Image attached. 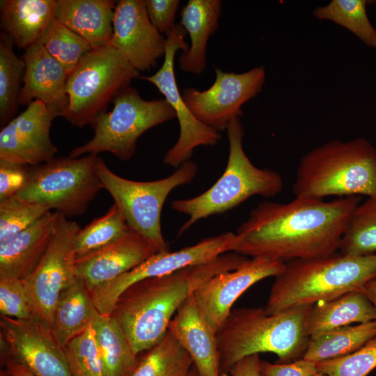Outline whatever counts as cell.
<instances>
[{
    "label": "cell",
    "mask_w": 376,
    "mask_h": 376,
    "mask_svg": "<svg viewBox=\"0 0 376 376\" xmlns=\"http://www.w3.org/2000/svg\"><path fill=\"white\" fill-rule=\"evenodd\" d=\"M361 201V196H352L330 201L295 197L288 203L261 202L237 228L233 252L284 263L334 253Z\"/></svg>",
    "instance_id": "1"
},
{
    "label": "cell",
    "mask_w": 376,
    "mask_h": 376,
    "mask_svg": "<svg viewBox=\"0 0 376 376\" xmlns=\"http://www.w3.org/2000/svg\"><path fill=\"white\" fill-rule=\"evenodd\" d=\"M247 259L228 252L207 263L139 281L120 294L110 315L139 356L164 337L178 308L202 283L238 268Z\"/></svg>",
    "instance_id": "2"
},
{
    "label": "cell",
    "mask_w": 376,
    "mask_h": 376,
    "mask_svg": "<svg viewBox=\"0 0 376 376\" xmlns=\"http://www.w3.org/2000/svg\"><path fill=\"white\" fill-rule=\"evenodd\" d=\"M376 279V253L329 256L285 263L275 276L265 310L269 315L329 301L345 294L363 291Z\"/></svg>",
    "instance_id": "3"
},
{
    "label": "cell",
    "mask_w": 376,
    "mask_h": 376,
    "mask_svg": "<svg viewBox=\"0 0 376 376\" xmlns=\"http://www.w3.org/2000/svg\"><path fill=\"white\" fill-rule=\"evenodd\" d=\"M312 307L272 315L258 307L232 310L215 333L221 375L228 374L240 359L256 354L274 353L279 363L303 359L309 340L305 322Z\"/></svg>",
    "instance_id": "4"
},
{
    "label": "cell",
    "mask_w": 376,
    "mask_h": 376,
    "mask_svg": "<svg viewBox=\"0 0 376 376\" xmlns=\"http://www.w3.org/2000/svg\"><path fill=\"white\" fill-rule=\"evenodd\" d=\"M292 191L295 197L317 199L376 198V149L361 137L327 141L301 157Z\"/></svg>",
    "instance_id": "5"
},
{
    "label": "cell",
    "mask_w": 376,
    "mask_h": 376,
    "mask_svg": "<svg viewBox=\"0 0 376 376\" xmlns=\"http://www.w3.org/2000/svg\"><path fill=\"white\" fill-rule=\"evenodd\" d=\"M226 131L229 153L222 175L197 196L171 203L173 210L189 216L178 236L202 219L228 211L255 195L274 196L283 188V179L278 172L256 166L246 156L242 145L244 130L240 118L233 119Z\"/></svg>",
    "instance_id": "6"
},
{
    "label": "cell",
    "mask_w": 376,
    "mask_h": 376,
    "mask_svg": "<svg viewBox=\"0 0 376 376\" xmlns=\"http://www.w3.org/2000/svg\"><path fill=\"white\" fill-rule=\"evenodd\" d=\"M139 72L115 47L92 49L69 75L66 94L69 104L65 118L76 127L92 126L96 118Z\"/></svg>",
    "instance_id": "7"
},
{
    "label": "cell",
    "mask_w": 376,
    "mask_h": 376,
    "mask_svg": "<svg viewBox=\"0 0 376 376\" xmlns=\"http://www.w3.org/2000/svg\"><path fill=\"white\" fill-rule=\"evenodd\" d=\"M96 172L129 227L143 235L157 252L169 251L162 233L163 205L173 189L190 182L198 172L196 163L188 160L166 178L148 182L134 181L113 173L101 157H97Z\"/></svg>",
    "instance_id": "8"
},
{
    "label": "cell",
    "mask_w": 376,
    "mask_h": 376,
    "mask_svg": "<svg viewBox=\"0 0 376 376\" xmlns=\"http://www.w3.org/2000/svg\"><path fill=\"white\" fill-rule=\"evenodd\" d=\"M112 102V109L100 114L91 126L93 137L72 150L69 157L108 152L127 161L134 155L136 142L145 132L176 117L164 98L146 100L131 86L121 91Z\"/></svg>",
    "instance_id": "9"
},
{
    "label": "cell",
    "mask_w": 376,
    "mask_h": 376,
    "mask_svg": "<svg viewBox=\"0 0 376 376\" xmlns=\"http://www.w3.org/2000/svg\"><path fill=\"white\" fill-rule=\"evenodd\" d=\"M97 157H54L32 166L27 184L15 196L54 210L68 219L81 216L104 189L96 172Z\"/></svg>",
    "instance_id": "10"
},
{
    "label": "cell",
    "mask_w": 376,
    "mask_h": 376,
    "mask_svg": "<svg viewBox=\"0 0 376 376\" xmlns=\"http://www.w3.org/2000/svg\"><path fill=\"white\" fill-rule=\"evenodd\" d=\"M236 241V233L227 232L175 251L157 252L132 269L92 290L95 306L100 314L110 315L118 297L132 284L212 261L224 253L233 251Z\"/></svg>",
    "instance_id": "11"
},
{
    "label": "cell",
    "mask_w": 376,
    "mask_h": 376,
    "mask_svg": "<svg viewBox=\"0 0 376 376\" xmlns=\"http://www.w3.org/2000/svg\"><path fill=\"white\" fill-rule=\"evenodd\" d=\"M186 31L180 24L166 36L164 60L160 69L150 76L141 79L155 85L165 97L176 113L180 125V135L176 143L166 152L164 162L173 167H179L189 160L194 150L200 146H213L220 139L219 133L198 121L186 105L180 93L174 72V60L179 49L187 50L185 41Z\"/></svg>",
    "instance_id": "12"
},
{
    "label": "cell",
    "mask_w": 376,
    "mask_h": 376,
    "mask_svg": "<svg viewBox=\"0 0 376 376\" xmlns=\"http://www.w3.org/2000/svg\"><path fill=\"white\" fill-rule=\"evenodd\" d=\"M79 228L60 214L42 258L22 281L37 318L49 325L61 291L77 277L75 242Z\"/></svg>",
    "instance_id": "13"
},
{
    "label": "cell",
    "mask_w": 376,
    "mask_h": 376,
    "mask_svg": "<svg viewBox=\"0 0 376 376\" xmlns=\"http://www.w3.org/2000/svg\"><path fill=\"white\" fill-rule=\"evenodd\" d=\"M212 85L204 91L186 88L182 97L194 116L205 125L219 132L243 115L242 107L263 89L265 71L256 67L243 73L224 72L215 68Z\"/></svg>",
    "instance_id": "14"
},
{
    "label": "cell",
    "mask_w": 376,
    "mask_h": 376,
    "mask_svg": "<svg viewBox=\"0 0 376 376\" xmlns=\"http://www.w3.org/2000/svg\"><path fill=\"white\" fill-rule=\"evenodd\" d=\"M0 327L1 353L22 362L34 376H72L65 348L49 324L1 315Z\"/></svg>",
    "instance_id": "15"
},
{
    "label": "cell",
    "mask_w": 376,
    "mask_h": 376,
    "mask_svg": "<svg viewBox=\"0 0 376 376\" xmlns=\"http://www.w3.org/2000/svg\"><path fill=\"white\" fill-rule=\"evenodd\" d=\"M284 267L285 263L278 260L250 258L238 268L218 274L202 283L193 294L197 308L216 332L246 290L264 279L276 276Z\"/></svg>",
    "instance_id": "16"
},
{
    "label": "cell",
    "mask_w": 376,
    "mask_h": 376,
    "mask_svg": "<svg viewBox=\"0 0 376 376\" xmlns=\"http://www.w3.org/2000/svg\"><path fill=\"white\" fill-rule=\"evenodd\" d=\"M58 115L40 100L30 102L0 132V159L38 165L55 157L57 148L50 139Z\"/></svg>",
    "instance_id": "17"
},
{
    "label": "cell",
    "mask_w": 376,
    "mask_h": 376,
    "mask_svg": "<svg viewBox=\"0 0 376 376\" xmlns=\"http://www.w3.org/2000/svg\"><path fill=\"white\" fill-rule=\"evenodd\" d=\"M109 45L118 49L139 72L157 65L165 54L166 38L151 24L145 0L116 3Z\"/></svg>",
    "instance_id": "18"
},
{
    "label": "cell",
    "mask_w": 376,
    "mask_h": 376,
    "mask_svg": "<svg viewBox=\"0 0 376 376\" xmlns=\"http://www.w3.org/2000/svg\"><path fill=\"white\" fill-rule=\"evenodd\" d=\"M157 252L147 239L131 229L117 241L75 258V275L91 292L132 269Z\"/></svg>",
    "instance_id": "19"
},
{
    "label": "cell",
    "mask_w": 376,
    "mask_h": 376,
    "mask_svg": "<svg viewBox=\"0 0 376 376\" xmlns=\"http://www.w3.org/2000/svg\"><path fill=\"white\" fill-rule=\"evenodd\" d=\"M22 59L25 70L19 106L40 100L58 116L64 117L69 104L66 70L39 42L27 48Z\"/></svg>",
    "instance_id": "20"
},
{
    "label": "cell",
    "mask_w": 376,
    "mask_h": 376,
    "mask_svg": "<svg viewBox=\"0 0 376 376\" xmlns=\"http://www.w3.org/2000/svg\"><path fill=\"white\" fill-rule=\"evenodd\" d=\"M169 329L187 351L201 376H221L216 332L201 314L193 295L178 308Z\"/></svg>",
    "instance_id": "21"
},
{
    "label": "cell",
    "mask_w": 376,
    "mask_h": 376,
    "mask_svg": "<svg viewBox=\"0 0 376 376\" xmlns=\"http://www.w3.org/2000/svg\"><path fill=\"white\" fill-rule=\"evenodd\" d=\"M59 217L49 211L28 228L0 242V276L21 281L28 277L42 258Z\"/></svg>",
    "instance_id": "22"
},
{
    "label": "cell",
    "mask_w": 376,
    "mask_h": 376,
    "mask_svg": "<svg viewBox=\"0 0 376 376\" xmlns=\"http://www.w3.org/2000/svg\"><path fill=\"white\" fill-rule=\"evenodd\" d=\"M116 6L112 0H56L54 17L95 49L111 42Z\"/></svg>",
    "instance_id": "23"
},
{
    "label": "cell",
    "mask_w": 376,
    "mask_h": 376,
    "mask_svg": "<svg viewBox=\"0 0 376 376\" xmlns=\"http://www.w3.org/2000/svg\"><path fill=\"white\" fill-rule=\"evenodd\" d=\"M220 0H189L180 13V24L189 34L190 46L178 58L180 69L199 75L206 68V47L219 28Z\"/></svg>",
    "instance_id": "24"
},
{
    "label": "cell",
    "mask_w": 376,
    "mask_h": 376,
    "mask_svg": "<svg viewBox=\"0 0 376 376\" xmlns=\"http://www.w3.org/2000/svg\"><path fill=\"white\" fill-rule=\"evenodd\" d=\"M56 0H1L0 24L19 49L37 42L55 17Z\"/></svg>",
    "instance_id": "25"
},
{
    "label": "cell",
    "mask_w": 376,
    "mask_h": 376,
    "mask_svg": "<svg viewBox=\"0 0 376 376\" xmlns=\"http://www.w3.org/2000/svg\"><path fill=\"white\" fill-rule=\"evenodd\" d=\"M100 315L91 292L79 278L65 287L56 303L50 327L63 347L87 330Z\"/></svg>",
    "instance_id": "26"
},
{
    "label": "cell",
    "mask_w": 376,
    "mask_h": 376,
    "mask_svg": "<svg viewBox=\"0 0 376 376\" xmlns=\"http://www.w3.org/2000/svg\"><path fill=\"white\" fill-rule=\"evenodd\" d=\"M374 320V306L363 291H354L313 305L306 319L305 331L311 338L352 323Z\"/></svg>",
    "instance_id": "27"
},
{
    "label": "cell",
    "mask_w": 376,
    "mask_h": 376,
    "mask_svg": "<svg viewBox=\"0 0 376 376\" xmlns=\"http://www.w3.org/2000/svg\"><path fill=\"white\" fill-rule=\"evenodd\" d=\"M93 324L104 376H130L139 358L117 322L111 315L100 314Z\"/></svg>",
    "instance_id": "28"
},
{
    "label": "cell",
    "mask_w": 376,
    "mask_h": 376,
    "mask_svg": "<svg viewBox=\"0 0 376 376\" xmlns=\"http://www.w3.org/2000/svg\"><path fill=\"white\" fill-rule=\"evenodd\" d=\"M376 338V320L340 327L309 338L303 359L314 363L350 354Z\"/></svg>",
    "instance_id": "29"
},
{
    "label": "cell",
    "mask_w": 376,
    "mask_h": 376,
    "mask_svg": "<svg viewBox=\"0 0 376 376\" xmlns=\"http://www.w3.org/2000/svg\"><path fill=\"white\" fill-rule=\"evenodd\" d=\"M143 352L130 376H188L194 366L190 355L169 329Z\"/></svg>",
    "instance_id": "30"
},
{
    "label": "cell",
    "mask_w": 376,
    "mask_h": 376,
    "mask_svg": "<svg viewBox=\"0 0 376 376\" xmlns=\"http://www.w3.org/2000/svg\"><path fill=\"white\" fill-rule=\"evenodd\" d=\"M25 70L22 58L13 50V43L0 33V125L2 128L15 117Z\"/></svg>",
    "instance_id": "31"
},
{
    "label": "cell",
    "mask_w": 376,
    "mask_h": 376,
    "mask_svg": "<svg viewBox=\"0 0 376 376\" xmlns=\"http://www.w3.org/2000/svg\"><path fill=\"white\" fill-rule=\"evenodd\" d=\"M338 252L363 256L376 252V198H368L352 211L340 240Z\"/></svg>",
    "instance_id": "32"
},
{
    "label": "cell",
    "mask_w": 376,
    "mask_h": 376,
    "mask_svg": "<svg viewBox=\"0 0 376 376\" xmlns=\"http://www.w3.org/2000/svg\"><path fill=\"white\" fill-rule=\"evenodd\" d=\"M130 230L120 209L113 203L104 214L79 228L75 242V258L117 241Z\"/></svg>",
    "instance_id": "33"
},
{
    "label": "cell",
    "mask_w": 376,
    "mask_h": 376,
    "mask_svg": "<svg viewBox=\"0 0 376 376\" xmlns=\"http://www.w3.org/2000/svg\"><path fill=\"white\" fill-rule=\"evenodd\" d=\"M367 3L365 0H332L315 8L313 15L345 28L368 47L376 48V29L368 17Z\"/></svg>",
    "instance_id": "34"
},
{
    "label": "cell",
    "mask_w": 376,
    "mask_h": 376,
    "mask_svg": "<svg viewBox=\"0 0 376 376\" xmlns=\"http://www.w3.org/2000/svg\"><path fill=\"white\" fill-rule=\"evenodd\" d=\"M37 42L41 44L63 66L68 75L75 68L81 58L93 49L86 40L55 17Z\"/></svg>",
    "instance_id": "35"
},
{
    "label": "cell",
    "mask_w": 376,
    "mask_h": 376,
    "mask_svg": "<svg viewBox=\"0 0 376 376\" xmlns=\"http://www.w3.org/2000/svg\"><path fill=\"white\" fill-rule=\"evenodd\" d=\"M64 348L72 376H104L93 324Z\"/></svg>",
    "instance_id": "36"
},
{
    "label": "cell",
    "mask_w": 376,
    "mask_h": 376,
    "mask_svg": "<svg viewBox=\"0 0 376 376\" xmlns=\"http://www.w3.org/2000/svg\"><path fill=\"white\" fill-rule=\"evenodd\" d=\"M45 205L24 201L16 196L0 202V242L28 228L48 212Z\"/></svg>",
    "instance_id": "37"
},
{
    "label": "cell",
    "mask_w": 376,
    "mask_h": 376,
    "mask_svg": "<svg viewBox=\"0 0 376 376\" xmlns=\"http://www.w3.org/2000/svg\"><path fill=\"white\" fill-rule=\"evenodd\" d=\"M376 368V338L347 355L316 363L328 376H367Z\"/></svg>",
    "instance_id": "38"
},
{
    "label": "cell",
    "mask_w": 376,
    "mask_h": 376,
    "mask_svg": "<svg viewBox=\"0 0 376 376\" xmlns=\"http://www.w3.org/2000/svg\"><path fill=\"white\" fill-rule=\"evenodd\" d=\"M0 313L19 320L37 318L22 281L0 276Z\"/></svg>",
    "instance_id": "39"
},
{
    "label": "cell",
    "mask_w": 376,
    "mask_h": 376,
    "mask_svg": "<svg viewBox=\"0 0 376 376\" xmlns=\"http://www.w3.org/2000/svg\"><path fill=\"white\" fill-rule=\"evenodd\" d=\"M31 166L0 159V202L16 195L27 184Z\"/></svg>",
    "instance_id": "40"
},
{
    "label": "cell",
    "mask_w": 376,
    "mask_h": 376,
    "mask_svg": "<svg viewBox=\"0 0 376 376\" xmlns=\"http://www.w3.org/2000/svg\"><path fill=\"white\" fill-rule=\"evenodd\" d=\"M179 5L178 0H145L148 18L161 34L166 35L175 27V17Z\"/></svg>",
    "instance_id": "41"
},
{
    "label": "cell",
    "mask_w": 376,
    "mask_h": 376,
    "mask_svg": "<svg viewBox=\"0 0 376 376\" xmlns=\"http://www.w3.org/2000/svg\"><path fill=\"white\" fill-rule=\"evenodd\" d=\"M316 371V363L304 359L288 363H260V376H311Z\"/></svg>",
    "instance_id": "42"
},
{
    "label": "cell",
    "mask_w": 376,
    "mask_h": 376,
    "mask_svg": "<svg viewBox=\"0 0 376 376\" xmlns=\"http://www.w3.org/2000/svg\"><path fill=\"white\" fill-rule=\"evenodd\" d=\"M258 354L247 356L233 366L228 374L221 376H260Z\"/></svg>",
    "instance_id": "43"
},
{
    "label": "cell",
    "mask_w": 376,
    "mask_h": 376,
    "mask_svg": "<svg viewBox=\"0 0 376 376\" xmlns=\"http://www.w3.org/2000/svg\"><path fill=\"white\" fill-rule=\"evenodd\" d=\"M1 361L6 370L14 376H34L22 362L6 353H1Z\"/></svg>",
    "instance_id": "44"
},
{
    "label": "cell",
    "mask_w": 376,
    "mask_h": 376,
    "mask_svg": "<svg viewBox=\"0 0 376 376\" xmlns=\"http://www.w3.org/2000/svg\"><path fill=\"white\" fill-rule=\"evenodd\" d=\"M363 292L371 301L376 311V279L368 282L364 286Z\"/></svg>",
    "instance_id": "45"
},
{
    "label": "cell",
    "mask_w": 376,
    "mask_h": 376,
    "mask_svg": "<svg viewBox=\"0 0 376 376\" xmlns=\"http://www.w3.org/2000/svg\"><path fill=\"white\" fill-rule=\"evenodd\" d=\"M188 376H201L194 366L191 368Z\"/></svg>",
    "instance_id": "46"
},
{
    "label": "cell",
    "mask_w": 376,
    "mask_h": 376,
    "mask_svg": "<svg viewBox=\"0 0 376 376\" xmlns=\"http://www.w3.org/2000/svg\"><path fill=\"white\" fill-rule=\"evenodd\" d=\"M0 376H14L13 375L10 374L6 370H1L0 373Z\"/></svg>",
    "instance_id": "47"
},
{
    "label": "cell",
    "mask_w": 376,
    "mask_h": 376,
    "mask_svg": "<svg viewBox=\"0 0 376 376\" xmlns=\"http://www.w3.org/2000/svg\"><path fill=\"white\" fill-rule=\"evenodd\" d=\"M311 376H328V375L317 370Z\"/></svg>",
    "instance_id": "48"
},
{
    "label": "cell",
    "mask_w": 376,
    "mask_h": 376,
    "mask_svg": "<svg viewBox=\"0 0 376 376\" xmlns=\"http://www.w3.org/2000/svg\"><path fill=\"white\" fill-rule=\"evenodd\" d=\"M376 376V375H375Z\"/></svg>",
    "instance_id": "49"
}]
</instances>
